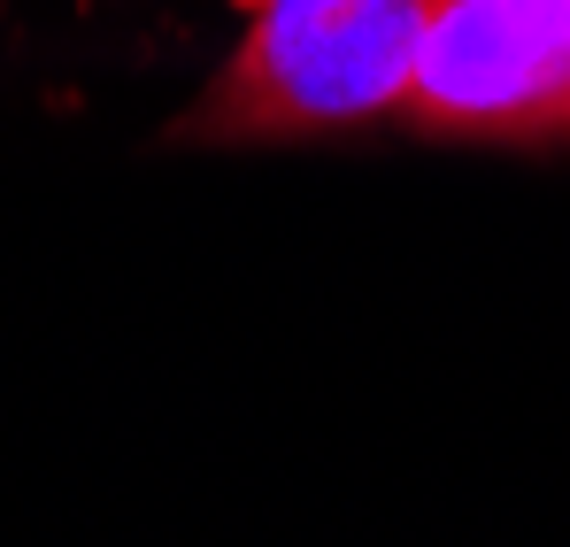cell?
Here are the masks:
<instances>
[{"label": "cell", "instance_id": "cell-1", "mask_svg": "<svg viewBox=\"0 0 570 547\" xmlns=\"http://www.w3.org/2000/svg\"><path fill=\"white\" fill-rule=\"evenodd\" d=\"M432 0H255L239 47L170 124L178 147H285L401 124Z\"/></svg>", "mask_w": 570, "mask_h": 547}, {"label": "cell", "instance_id": "cell-2", "mask_svg": "<svg viewBox=\"0 0 570 547\" xmlns=\"http://www.w3.org/2000/svg\"><path fill=\"white\" fill-rule=\"evenodd\" d=\"M401 124L448 147H570V0H432Z\"/></svg>", "mask_w": 570, "mask_h": 547}]
</instances>
